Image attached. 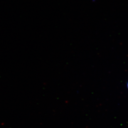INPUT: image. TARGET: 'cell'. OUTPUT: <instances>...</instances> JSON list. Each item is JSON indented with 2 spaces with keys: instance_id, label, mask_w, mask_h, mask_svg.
Instances as JSON below:
<instances>
[{
  "instance_id": "cell-1",
  "label": "cell",
  "mask_w": 128,
  "mask_h": 128,
  "mask_svg": "<svg viewBox=\"0 0 128 128\" xmlns=\"http://www.w3.org/2000/svg\"><path fill=\"white\" fill-rule=\"evenodd\" d=\"M127 87H128V84H127Z\"/></svg>"
}]
</instances>
